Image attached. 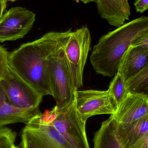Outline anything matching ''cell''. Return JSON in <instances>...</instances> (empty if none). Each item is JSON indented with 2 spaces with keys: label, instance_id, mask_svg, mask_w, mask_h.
<instances>
[{
  "label": "cell",
  "instance_id": "cell-22",
  "mask_svg": "<svg viewBox=\"0 0 148 148\" xmlns=\"http://www.w3.org/2000/svg\"><path fill=\"white\" fill-rule=\"evenodd\" d=\"M131 46L148 47V34L139 39Z\"/></svg>",
  "mask_w": 148,
  "mask_h": 148
},
{
  "label": "cell",
  "instance_id": "cell-5",
  "mask_svg": "<svg viewBox=\"0 0 148 148\" xmlns=\"http://www.w3.org/2000/svg\"><path fill=\"white\" fill-rule=\"evenodd\" d=\"M91 42L89 29L86 26H83L72 32L64 46L71 76L77 90L83 86V74Z\"/></svg>",
  "mask_w": 148,
  "mask_h": 148
},
{
  "label": "cell",
  "instance_id": "cell-18",
  "mask_svg": "<svg viewBox=\"0 0 148 148\" xmlns=\"http://www.w3.org/2000/svg\"><path fill=\"white\" fill-rule=\"evenodd\" d=\"M16 134L6 127L0 128V148H12L14 145Z\"/></svg>",
  "mask_w": 148,
  "mask_h": 148
},
{
  "label": "cell",
  "instance_id": "cell-21",
  "mask_svg": "<svg viewBox=\"0 0 148 148\" xmlns=\"http://www.w3.org/2000/svg\"><path fill=\"white\" fill-rule=\"evenodd\" d=\"M131 148H148V132L137 141Z\"/></svg>",
  "mask_w": 148,
  "mask_h": 148
},
{
  "label": "cell",
  "instance_id": "cell-20",
  "mask_svg": "<svg viewBox=\"0 0 148 148\" xmlns=\"http://www.w3.org/2000/svg\"><path fill=\"white\" fill-rule=\"evenodd\" d=\"M134 6L136 11L142 14L148 10V0H136Z\"/></svg>",
  "mask_w": 148,
  "mask_h": 148
},
{
  "label": "cell",
  "instance_id": "cell-6",
  "mask_svg": "<svg viewBox=\"0 0 148 148\" xmlns=\"http://www.w3.org/2000/svg\"><path fill=\"white\" fill-rule=\"evenodd\" d=\"M0 84L9 102L16 108L40 110L43 96L19 76L10 67Z\"/></svg>",
  "mask_w": 148,
  "mask_h": 148
},
{
  "label": "cell",
  "instance_id": "cell-14",
  "mask_svg": "<svg viewBox=\"0 0 148 148\" xmlns=\"http://www.w3.org/2000/svg\"><path fill=\"white\" fill-rule=\"evenodd\" d=\"M116 132L124 148H131L148 132V114L130 122H116Z\"/></svg>",
  "mask_w": 148,
  "mask_h": 148
},
{
  "label": "cell",
  "instance_id": "cell-3",
  "mask_svg": "<svg viewBox=\"0 0 148 148\" xmlns=\"http://www.w3.org/2000/svg\"><path fill=\"white\" fill-rule=\"evenodd\" d=\"M64 46L51 54L47 62V75L52 96L55 100L58 111L66 109L74 103L78 90L71 76Z\"/></svg>",
  "mask_w": 148,
  "mask_h": 148
},
{
  "label": "cell",
  "instance_id": "cell-26",
  "mask_svg": "<svg viewBox=\"0 0 148 148\" xmlns=\"http://www.w3.org/2000/svg\"><path fill=\"white\" fill-rule=\"evenodd\" d=\"M16 1V0H7V1L14 2V1Z\"/></svg>",
  "mask_w": 148,
  "mask_h": 148
},
{
  "label": "cell",
  "instance_id": "cell-13",
  "mask_svg": "<svg viewBox=\"0 0 148 148\" xmlns=\"http://www.w3.org/2000/svg\"><path fill=\"white\" fill-rule=\"evenodd\" d=\"M41 114L40 110L21 109L11 105L0 84V128L19 123L27 124Z\"/></svg>",
  "mask_w": 148,
  "mask_h": 148
},
{
  "label": "cell",
  "instance_id": "cell-25",
  "mask_svg": "<svg viewBox=\"0 0 148 148\" xmlns=\"http://www.w3.org/2000/svg\"><path fill=\"white\" fill-rule=\"evenodd\" d=\"M12 148H21L19 147H17V146H16L15 145H14L12 147Z\"/></svg>",
  "mask_w": 148,
  "mask_h": 148
},
{
  "label": "cell",
  "instance_id": "cell-23",
  "mask_svg": "<svg viewBox=\"0 0 148 148\" xmlns=\"http://www.w3.org/2000/svg\"><path fill=\"white\" fill-rule=\"evenodd\" d=\"M7 0H0V19L3 15L7 6Z\"/></svg>",
  "mask_w": 148,
  "mask_h": 148
},
{
  "label": "cell",
  "instance_id": "cell-12",
  "mask_svg": "<svg viewBox=\"0 0 148 148\" xmlns=\"http://www.w3.org/2000/svg\"><path fill=\"white\" fill-rule=\"evenodd\" d=\"M96 3L100 16L111 26L119 27L129 19L128 0H97Z\"/></svg>",
  "mask_w": 148,
  "mask_h": 148
},
{
  "label": "cell",
  "instance_id": "cell-17",
  "mask_svg": "<svg viewBox=\"0 0 148 148\" xmlns=\"http://www.w3.org/2000/svg\"><path fill=\"white\" fill-rule=\"evenodd\" d=\"M108 91L117 109L129 94L123 78L119 73H117L115 75Z\"/></svg>",
  "mask_w": 148,
  "mask_h": 148
},
{
  "label": "cell",
  "instance_id": "cell-11",
  "mask_svg": "<svg viewBox=\"0 0 148 148\" xmlns=\"http://www.w3.org/2000/svg\"><path fill=\"white\" fill-rule=\"evenodd\" d=\"M148 63V47L131 46L123 56L117 73L122 77L125 84Z\"/></svg>",
  "mask_w": 148,
  "mask_h": 148
},
{
  "label": "cell",
  "instance_id": "cell-8",
  "mask_svg": "<svg viewBox=\"0 0 148 148\" xmlns=\"http://www.w3.org/2000/svg\"><path fill=\"white\" fill-rule=\"evenodd\" d=\"M36 14L20 7L12 8L0 19V42L23 38L34 26Z\"/></svg>",
  "mask_w": 148,
  "mask_h": 148
},
{
  "label": "cell",
  "instance_id": "cell-10",
  "mask_svg": "<svg viewBox=\"0 0 148 148\" xmlns=\"http://www.w3.org/2000/svg\"><path fill=\"white\" fill-rule=\"evenodd\" d=\"M148 114V98L129 93L127 96L111 115L117 123L134 121Z\"/></svg>",
  "mask_w": 148,
  "mask_h": 148
},
{
  "label": "cell",
  "instance_id": "cell-1",
  "mask_svg": "<svg viewBox=\"0 0 148 148\" xmlns=\"http://www.w3.org/2000/svg\"><path fill=\"white\" fill-rule=\"evenodd\" d=\"M72 29L50 32L40 39L21 45L9 53V65L19 76L42 96L52 95L47 62L53 53L66 45Z\"/></svg>",
  "mask_w": 148,
  "mask_h": 148
},
{
  "label": "cell",
  "instance_id": "cell-4",
  "mask_svg": "<svg viewBox=\"0 0 148 148\" xmlns=\"http://www.w3.org/2000/svg\"><path fill=\"white\" fill-rule=\"evenodd\" d=\"M41 114L26 124L21 134V148H75Z\"/></svg>",
  "mask_w": 148,
  "mask_h": 148
},
{
  "label": "cell",
  "instance_id": "cell-16",
  "mask_svg": "<svg viewBox=\"0 0 148 148\" xmlns=\"http://www.w3.org/2000/svg\"><path fill=\"white\" fill-rule=\"evenodd\" d=\"M125 86L129 93L148 98V63L139 73L127 81Z\"/></svg>",
  "mask_w": 148,
  "mask_h": 148
},
{
  "label": "cell",
  "instance_id": "cell-15",
  "mask_svg": "<svg viewBox=\"0 0 148 148\" xmlns=\"http://www.w3.org/2000/svg\"><path fill=\"white\" fill-rule=\"evenodd\" d=\"M94 148H124L116 132V122L110 116L94 136Z\"/></svg>",
  "mask_w": 148,
  "mask_h": 148
},
{
  "label": "cell",
  "instance_id": "cell-24",
  "mask_svg": "<svg viewBox=\"0 0 148 148\" xmlns=\"http://www.w3.org/2000/svg\"><path fill=\"white\" fill-rule=\"evenodd\" d=\"M77 2H82L84 4L89 3L90 2H95L96 3L97 0H72Z\"/></svg>",
  "mask_w": 148,
  "mask_h": 148
},
{
  "label": "cell",
  "instance_id": "cell-7",
  "mask_svg": "<svg viewBox=\"0 0 148 148\" xmlns=\"http://www.w3.org/2000/svg\"><path fill=\"white\" fill-rule=\"evenodd\" d=\"M86 123L77 112L76 100L66 109L57 110L51 123L56 129L75 148H90L86 133Z\"/></svg>",
  "mask_w": 148,
  "mask_h": 148
},
{
  "label": "cell",
  "instance_id": "cell-2",
  "mask_svg": "<svg viewBox=\"0 0 148 148\" xmlns=\"http://www.w3.org/2000/svg\"><path fill=\"white\" fill-rule=\"evenodd\" d=\"M148 34V17L141 16L103 36L90 56L96 73L109 77L114 75L129 48Z\"/></svg>",
  "mask_w": 148,
  "mask_h": 148
},
{
  "label": "cell",
  "instance_id": "cell-19",
  "mask_svg": "<svg viewBox=\"0 0 148 148\" xmlns=\"http://www.w3.org/2000/svg\"><path fill=\"white\" fill-rule=\"evenodd\" d=\"M9 53L0 46V81L3 78L10 68L8 58Z\"/></svg>",
  "mask_w": 148,
  "mask_h": 148
},
{
  "label": "cell",
  "instance_id": "cell-9",
  "mask_svg": "<svg viewBox=\"0 0 148 148\" xmlns=\"http://www.w3.org/2000/svg\"><path fill=\"white\" fill-rule=\"evenodd\" d=\"M76 107L80 117L85 122L94 116L114 114L117 110L108 90H77Z\"/></svg>",
  "mask_w": 148,
  "mask_h": 148
}]
</instances>
